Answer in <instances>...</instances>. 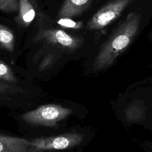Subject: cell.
Returning a JSON list of instances; mask_svg holds the SVG:
<instances>
[{
    "instance_id": "obj_9",
    "label": "cell",
    "mask_w": 152,
    "mask_h": 152,
    "mask_svg": "<svg viewBox=\"0 0 152 152\" xmlns=\"http://www.w3.org/2000/svg\"><path fill=\"white\" fill-rule=\"evenodd\" d=\"M15 37L12 31L0 24V48L12 52L14 50Z\"/></svg>"
},
{
    "instance_id": "obj_14",
    "label": "cell",
    "mask_w": 152,
    "mask_h": 152,
    "mask_svg": "<svg viewBox=\"0 0 152 152\" xmlns=\"http://www.w3.org/2000/svg\"><path fill=\"white\" fill-rule=\"evenodd\" d=\"M53 56L52 55H49L42 61V64H41V68H45L47 66H49L50 64H52L53 60Z\"/></svg>"
},
{
    "instance_id": "obj_11",
    "label": "cell",
    "mask_w": 152,
    "mask_h": 152,
    "mask_svg": "<svg viewBox=\"0 0 152 152\" xmlns=\"http://www.w3.org/2000/svg\"><path fill=\"white\" fill-rule=\"evenodd\" d=\"M20 0H0V11L14 12L18 11Z\"/></svg>"
},
{
    "instance_id": "obj_16",
    "label": "cell",
    "mask_w": 152,
    "mask_h": 152,
    "mask_svg": "<svg viewBox=\"0 0 152 152\" xmlns=\"http://www.w3.org/2000/svg\"><path fill=\"white\" fill-rule=\"evenodd\" d=\"M148 37H149V39H152V31L150 33V34H149V36H148Z\"/></svg>"
},
{
    "instance_id": "obj_1",
    "label": "cell",
    "mask_w": 152,
    "mask_h": 152,
    "mask_svg": "<svg viewBox=\"0 0 152 152\" xmlns=\"http://www.w3.org/2000/svg\"><path fill=\"white\" fill-rule=\"evenodd\" d=\"M142 19L141 13H129L112 30L103 43L95 60V66L101 68L110 63L124 52L138 36Z\"/></svg>"
},
{
    "instance_id": "obj_6",
    "label": "cell",
    "mask_w": 152,
    "mask_h": 152,
    "mask_svg": "<svg viewBox=\"0 0 152 152\" xmlns=\"http://www.w3.org/2000/svg\"><path fill=\"white\" fill-rule=\"evenodd\" d=\"M31 141L19 137L0 135V152H27Z\"/></svg>"
},
{
    "instance_id": "obj_5",
    "label": "cell",
    "mask_w": 152,
    "mask_h": 152,
    "mask_svg": "<svg viewBox=\"0 0 152 152\" xmlns=\"http://www.w3.org/2000/svg\"><path fill=\"white\" fill-rule=\"evenodd\" d=\"M37 38L67 50H74L83 43L81 37L68 34L60 29L42 30L38 33Z\"/></svg>"
},
{
    "instance_id": "obj_12",
    "label": "cell",
    "mask_w": 152,
    "mask_h": 152,
    "mask_svg": "<svg viewBox=\"0 0 152 152\" xmlns=\"http://www.w3.org/2000/svg\"><path fill=\"white\" fill-rule=\"evenodd\" d=\"M57 23L64 28L72 29H80L83 27V23L81 21H75L69 18H61Z\"/></svg>"
},
{
    "instance_id": "obj_15",
    "label": "cell",
    "mask_w": 152,
    "mask_h": 152,
    "mask_svg": "<svg viewBox=\"0 0 152 152\" xmlns=\"http://www.w3.org/2000/svg\"><path fill=\"white\" fill-rule=\"evenodd\" d=\"M31 1V2L32 3L33 5H36V0H30Z\"/></svg>"
},
{
    "instance_id": "obj_8",
    "label": "cell",
    "mask_w": 152,
    "mask_h": 152,
    "mask_svg": "<svg viewBox=\"0 0 152 152\" xmlns=\"http://www.w3.org/2000/svg\"><path fill=\"white\" fill-rule=\"evenodd\" d=\"M18 12L15 21L23 27L29 26L36 16L34 7L30 0H20Z\"/></svg>"
},
{
    "instance_id": "obj_2",
    "label": "cell",
    "mask_w": 152,
    "mask_h": 152,
    "mask_svg": "<svg viewBox=\"0 0 152 152\" xmlns=\"http://www.w3.org/2000/svg\"><path fill=\"white\" fill-rule=\"evenodd\" d=\"M72 112L71 109L59 104H48L24 113L22 118L29 124L53 127L69 116Z\"/></svg>"
},
{
    "instance_id": "obj_7",
    "label": "cell",
    "mask_w": 152,
    "mask_h": 152,
    "mask_svg": "<svg viewBox=\"0 0 152 152\" xmlns=\"http://www.w3.org/2000/svg\"><path fill=\"white\" fill-rule=\"evenodd\" d=\"M92 0H65L60 8L58 17L72 18L81 14L90 5Z\"/></svg>"
},
{
    "instance_id": "obj_10",
    "label": "cell",
    "mask_w": 152,
    "mask_h": 152,
    "mask_svg": "<svg viewBox=\"0 0 152 152\" xmlns=\"http://www.w3.org/2000/svg\"><path fill=\"white\" fill-rule=\"evenodd\" d=\"M0 81L12 84L17 82L12 69L4 61L0 60Z\"/></svg>"
},
{
    "instance_id": "obj_3",
    "label": "cell",
    "mask_w": 152,
    "mask_h": 152,
    "mask_svg": "<svg viewBox=\"0 0 152 152\" xmlns=\"http://www.w3.org/2000/svg\"><path fill=\"white\" fill-rule=\"evenodd\" d=\"M134 0H110L88 20L86 28L98 30L104 28L116 20Z\"/></svg>"
},
{
    "instance_id": "obj_4",
    "label": "cell",
    "mask_w": 152,
    "mask_h": 152,
    "mask_svg": "<svg viewBox=\"0 0 152 152\" xmlns=\"http://www.w3.org/2000/svg\"><path fill=\"white\" fill-rule=\"evenodd\" d=\"M83 138L82 135L76 133L37 138L31 141L29 150L37 151L65 150L78 145L83 141Z\"/></svg>"
},
{
    "instance_id": "obj_13",
    "label": "cell",
    "mask_w": 152,
    "mask_h": 152,
    "mask_svg": "<svg viewBox=\"0 0 152 152\" xmlns=\"http://www.w3.org/2000/svg\"><path fill=\"white\" fill-rule=\"evenodd\" d=\"M14 88V87L11 84L0 81V93H7Z\"/></svg>"
}]
</instances>
